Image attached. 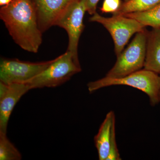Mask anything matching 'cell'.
<instances>
[{"label": "cell", "instance_id": "ffe728a7", "mask_svg": "<svg viewBox=\"0 0 160 160\" xmlns=\"http://www.w3.org/2000/svg\"><path fill=\"white\" fill-rule=\"evenodd\" d=\"M123 1H124V2H126L127 1H129V0H123Z\"/></svg>", "mask_w": 160, "mask_h": 160}, {"label": "cell", "instance_id": "8992f818", "mask_svg": "<svg viewBox=\"0 0 160 160\" xmlns=\"http://www.w3.org/2000/svg\"><path fill=\"white\" fill-rule=\"evenodd\" d=\"M56 59L46 62H30L17 59L2 58L0 63V82L6 84L27 82L42 73Z\"/></svg>", "mask_w": 160, "mask_h": 160}, {"label": "cell", "instance_id": "6da1fadb", "mask_svg": "<svg viewBox=\"0 0 160 160\" xmlns=\"http://www.w3.org/2000/svg\"><path fill=\"white\" fill-rule=\"evenodd\" d=\"M0 18L15 42L26 51L38 52L42 41V32L31 0H13L2 6Z\"/></svg>", "mask_w": 160, "mask_h": 160}, {"label": "cell", "instance_id": "ac0fdd59", "mask_svg": "<svg viewBox=\"0 0 160 160\" xmlns=\"http://www.w3.org/2000/svg\"><path fill=\"white\" fill-rule=\"evenodd\" d=\"M13 0H0V5L3 6L10 4Z\"/></svg>", "mask_w": 160, "mask_h": 160}, {"label": "cell", "instance_id": "52a82bcc", "mask_svg": "<svg viewBox=\"0 0 160 160\" xmlns=\"http://www.w3.org/2000/svg\"><path fill=\"white\" fill-rule=\"evenodd\" d=\"M86 12V0H78L68 7L55 24L67 32L69 37L67 50L78 59V45L84 28L83 18Z\"/></svg>", "mask_w": 160, "mask_h": 160}, {"label": "cell", "instance_id": "4fadbf2b", "mask_svg": "<svg viewBox=\"0 0 160 160\" xmlns=\"http://www.w3.org/2000/svg\"><path fill=\"white\" fill-rule=\"evenodd\" d=\"M160 4V0H129L122 3L119 9L112 15H123L147 11Z\"/></svg>", "mask_w": 160, "mask_h": 160}, {"label": "cell", "instance_id": "ba28073f", "mask_svg": "<svg viewBox=\"0 0 160 160\" xmlns=\"http://www.w3.org/2000/svg\"><path fill=\"white\" fill-rule=\"evenodd\" d=\"M29 90L26 83L6 84L0 82V133L6 134L9 118L21 98Z\"/></svg>", "mask_w": 160, "mask_h": 160}, {"label": "cell", "instance_id": "8fae6325", "mask_svg": "<svg viewBox=\"0 0 160 160\" xmlns=\"http://www.w3.org/2000/svg\"><path fill=\"white\" fill-rule=\"evenodd\" d=\"M144 69L160 73V29L148 32Z\"/></svg>", "mask_w": 160, "mask_h": 160}, {"label": "cell", "instance_id": "7c38bea8", "mask_svg": "<svg viewBox=\"0 0 160 160\" xmlns=\"http://www.w3.org/2000/svg\"><path fill=\"white\" fill-rule=\"evenodd\" d=\"M123 15L136 20L145 27L149 26L153 29H160V4L147 11Z\"/></svg>", "mask_w": 160, "mask_h": 160}, {"label": "cell", "instance_id": "2e32d148", "mask_svg": "<svg viewBox=\"0 0 160 160\" xmlns=\"http://www.w3.org/2000/svg\"><path fill=\"white\" fill-rule=\"evenodd\" d=\"M119 152L117 145L116 140L114 141L110 146L109 154L106 160H121Z\"/></svg>", "mask_w": 160, "mask_h": 160}, {"label": "cell", "instance_id": "7a4b0ae2", "mask_svg": "<svg viewBox=\"0 0 160 160\" xmlns=\"http://www.w3.org/2000/svg\"><path fill=\"white\" fill-rule=\"evenodd\" d=\"M123 85L133 87L145 92L149 97L152 106L159 102V92L160 89L159 74L144 69L120 78L105 77L87 84L88 90L92 93L104 87Z\"/></svg>", "mask_w": 160, "mask_h": 160}, {"label": "cell", "instance_id": "277c9868", "mask_svg": "<svg viewBox=\"0 0 160 160\" xmlns=\"http://www.w3.org/2000/svg\"><path fill=\"white\" fill-rule=\"evenodd\" d=\"M148 32L146 29L137 33L128 47L117 56L115 64L106 77H123L144 67Z\"/></svg>", "mask_w": 160, "mask_h": 160}, {"label": "cell", "instance_id": "9a60e30c", "mask_svg": "<svg viewBox=\"0 0 160 160\" xmlns=\"http://www.w3.org/2000/svg\"><path fill=\"white\" fill-rule=\"evenodd\" d=\"M122 4L121 0H104L100 9L103 13L113 14L119 9Z\"/></svg>", "mask_w": 160, "mask_h": 160}, {"label": "cell", "instance_id": "d6986e66", "mask_svg": "<svg viewBox=\"0 0 160 160\" xmlns=\"http://www.w3.org/2000/svg\"><path fill=\"white\" fill-rule=\"evenodd\" d=\"M159 75H160V73ZM158 98H159V102H160V90H159V92Z\"/></svg>", "mask_w": 160, "mask_h": 160}, {"label": "cell", "instance_id": "3957f363", "mask_svg": "<svg viewBox=\"0 0 160 160\" xmlns=\"http://www.w3.org/2000/svg\"><path fill=\"white\" fill-rule=\"evenodd\" d=\"M81 70L78 59L67 50L57 58L56 61L42 73L25 83L29 85L30 89L56 87L66 82Z\"/></svg>", "mask_w": 160, "mask_h": 160}, {"label": "cell", "instance_id": "e0dca14e", "mask_svg": "<svg viewBox=\"0 0 160 160\" xmlns=\"http://www.w3.org/2000/svg\"><path fill=\"white\" fill-rule=\"evenodd\" d=\"M100 0H86V12L92 15L96 12L97 6Z\"/></svg>", "mask_w": 160, "mask_h": 160}, {"label": "cell", "instance_id": "5b68a950", "mask_svg": "<svg viewBox=\"0 0 160 160\" xmlns=\"http://www.w3.org/2000/svg\"><path fill=\"white\" fill-rule=\"evenodd\" d=\"M92 22L102 25L111 34L114 43L115 52L118 56L124 49L131 37L146 29V27L134 19L124 15L106 18L96 12L89 18Z\"/></svg>", "mask_w": 160, "mask_h": 160}, {"label": "cell", "instance_id": "5bb4252c", "mask_svg": "<svg viewBox=\"0 0 160 160\" xmlns=\"http://www.w3.org/2000/svg\"><path fill=\"white\" fill-rule=\"evenodd\" d=\"M22 155L6 136L0 133V160H20Z\"/></svg>", "mask_w": 160, "mask_h": 160}, {"label": "cell", "instance_id": "30bf717a", "mask_svg": "<svg viewBox=\"0 0 160 160\" xmlns=\"http://www.w3.org/2000/svg\"><path fill=\"white\" fill-rule=\"evenodd\" d=\"M94 140L99 160H106L111 144L116 140L115 115L113 111H110L106 115Z\"/></svg>", "mask_w": 160, "mask_h": 160}, {"label": "cell", "instance_id": "9c48e42d", "mask_svg": "<svg viewBox=\"0 0 160 160\" xmlns=\"http://www.w3.org/2000/svg\"><path fill=\"white\" fill-rule=\"evenodd\" d=\"M37 14L39 28L42 32L55 26L60 17L78 0H31Z\"/></svg>", "mask_w": 160, "mask_h": 160}]
</instances>
